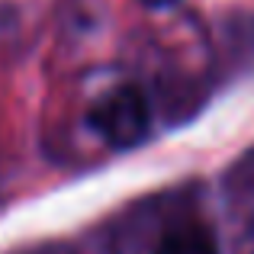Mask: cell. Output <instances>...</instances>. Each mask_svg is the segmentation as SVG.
Instances as JSON below:
<instances>
[{
  "instance_id": "cell-2",
  "label": "cell",
  "mask_w": 254,
  "mask_h": 254,
  "mask_svg": "<svg viewBox=\"0 0 254 254\" xmlns=\"http://www.w3.org/2000/svg\"><path fill=\"white\" fill-rule=\"evenodd\" d=\"M155 254H219V245H216V235L206 225L184 222L164 232Z\"/></svg>"
},
{
  "instance_id": "cell-3",
  "label": "cell",
  "mask_w": 254,
  "mask_h": 254,
  "mask_svg": "<svg viewBox=\"0 0 254 254\" xmlns=\"http://www.w3.org/2000/svg\"><path fill=\"white\" fill-rule=\"evenodd\" d=\"M145 6H155V10H161V6H174L177 0H142Z\"/></svg>"
},
{
  "instance_id": "cell-1",
  "label": "cell",
  "mask_w": 254,
  "mask_h": 254,
  "mask_svg": "<svg viewBox=\"0 0 254 254\" xmlns=\"http://www.w3.org/2000/svg\"><path fill=\"white\" fill-rule=\"evenodd\" d=\"M90 126L110 148H135L145 142L151 129V110H148V97L138 87L126 84V87H113L110 93L93 103L90 110Z\"/></svg>"
}]
</instances>
